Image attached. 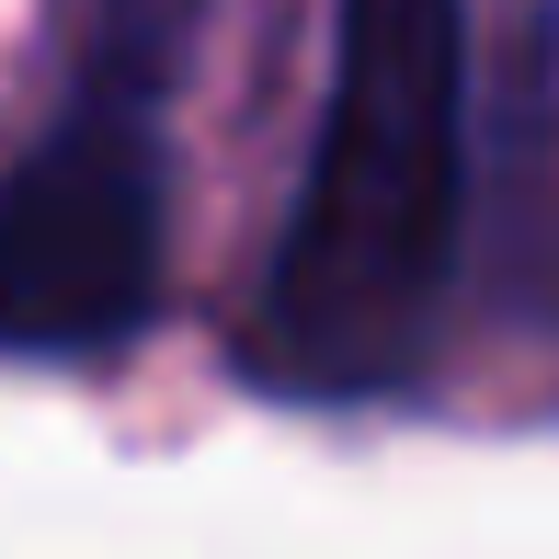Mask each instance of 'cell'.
I'll return each instance as SVG.
<instances>
[{"instance_id": "6da1fadb", "label": "cell", "mask_w": 559, "mask_h": 559, "mask_svg": "<svg viewBox=\"0 0 559 559\" xmlns=\"http://www.w3.org/2000/svg\"><path fill=\"white\" fill-rule=\"evenodd\" d=\"M468 228V12L332 0V92L251 297V377L286 400H377L435 354Z\"/></svg>"}, {"instance_id": "7a4b0ae2", "label": "cell", "mask_w": 559, "mask_h": 559, "mask_svg": "<svg viewBox=\"0 0 559 559\" xmlns=\"http://www.w3.org/2000/svg\"><path fill=\"white\" fill-rule=\"evenodd\" d=\"M194 0H104L81 92L0 171V354L92 366L138 343L171 251V58Z\"/></svg>"}]
</instances>
